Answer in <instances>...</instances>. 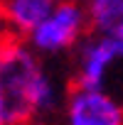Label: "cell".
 <instances>
[{
  "label": "cell",
  "mask_w": 123,
  "mask_h": 125,
  "mask_svg": "<svg viewBox=\"0 0 123 125\" xmlns=\"http://www.w3.org/2000/svg\"><path fill=\"white\" fill-rule=\"evenodd\" d=\"M89 32L123 34V0H84Z\"/></svg>",
  "instance_id": "6"
},
{
  "label": "cell",
  "mask_w": 123,
  "mask_h": 125,
  "mask_svg": "<svg viewBox=\"0 0 123 125\" xmlns=\"http://www.w3.org/2000/svg\"><path fill=\"white\" fill-rule=\"evenodd\" d=\"M59 0H0V30L5 37L25 39Z\"/></svg>",
  "instance_id": "5"
},
{
  "label": "cell",
  "mask_w": 123,
  "mask_h": 125,
  "mask_svg": "<svg viewBox=\"0 0 123 125\" xmlns=\"http://www.w3.org/2000/svg\"><path fill=\"white\" fill-rule=\"evenodd\" d=\"M118 64H123V34L89 32L72 52V86L106 88Z\"/></svg>",
  "instance_id": "3"
},
{
  "label": "cell",
  "mask_w": 123,
  "mask_h": 125,
  "mask_svg": "<svg viewBox=\"0 0 123 125\" xmlns=\"http://www.w3.org/2000/svg\"><path fill=\"white\" fill-rule=\"evenodd\" d=\"M59 120L62 125H123V101L108 88L72 86Z\"/></svg>",
  "instance_id": "4"
},
{
  "label": "cell",
  "mask_w": 123,
  "mask_h": 125,
  "mask_svg": "<svg viewBox=\"0 0 123 125\" xmlns=\"http://www.w3.org/2000/svg\"><path fill=\"white\" fill-rule=\"evenodd\" d=\"M0 125H12V113H10V101L3 86V79H0Z\"/></svg>",
  "instance_id": "7"
},
{
  "label": "cell",
  "mask_w": 123,
  "mask_h": 125,
  "mask_svg": "<svg viewBox=\"0 0 123 125\" xmlns=\"http://www.w3.org/2000/svg\"><path fill=\"white\" fill-rule=\"evenodd\" d=\"M0 79L10 101L12 125L42 123L62 113L67 91L47 69L44 56L25 39H0Z\"/></svg>",
  "instance_id": "1"
},
{
  "label": "cell",
  "mask_w": 123,
  "mask_h": 125,
  "mask_svg": "<svg viewBox=\"0 0 123 125\" xmlns=\"http://www.w3.org/2000/svg\"><path fill=\"white\" fill-rule=\"evenodd\" d=\"M3 37H5V34H3V30H0V39H3Z\"/></svg>",
  "instance_id": "8"
},
{
  "label": "cell",
  "mask_w": 123,
  "mask_h": 125,
  "mask_svg": "<svg viewBox=\"0 0 123 125\" xmlns=\"http://www.w3.org/2000/svg\"><path fill=\"white\" fill-rule=\"evenodd\" d=\"M89 34V17L84 0H59L54 10L25 37V42L44 59L64 56Z\"/></svg>",
  "instance_id": "2"
}]
</instances>
